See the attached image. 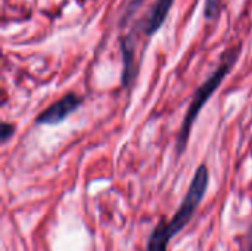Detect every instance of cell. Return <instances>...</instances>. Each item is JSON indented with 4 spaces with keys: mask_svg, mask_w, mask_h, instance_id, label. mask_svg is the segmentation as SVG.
<instances>
[{
    "mask_svg": "<svg viewBox=\"0 0 252 251\" xmlns=\"http://www.w3.org/2000/svg\"><path fill=\"white\" fill-rule=\"evenodd\" d=\"M210 183V172L205 164H201L189 185V189L182 200L177 212L170 220L162 219L155 229H152L148 240V251H168V246L174 235L180 234L195 216L198 207L205 198L207 189Z\"/></svg>",
    "mask_w": 252,
    "mask_h": 251,
    "instance_id": "1",
    "label": "cell"
},
{
    "mask_svg": "<svg viewBox=\"0 0 252 251\" xmlns=\"http://www.w3.org/2000/svg\"><path fill=\"white\" fill-rule=\"evenodd\" d=\"M239 53H241V46H236V47H232L230 50H227L223 55V58H221L219 67L214 70V72L195 92V95L192 98V102L189 104V108H188V111L185 114V118L182 121L180 130L177 133V139H176V152H177V157H180L186 151V146H188V142H189V138H190L192 127H193V124H195L199 112L202 111V108L205 107V104L210 101V98L213 96V93L223 83V80L229 75V72L232 71V68L235 67L236 61L239 58Z\"/></svg>",
    "mask_w": 252,
    "mask_h": 251,
    "instance_id": "2",
    "label": "cell"
},
{
    "mask_svg": "<svg viewBox=\"0 0 252 251\" xmlns=\"http://www.w3.org/2000/svg\"><path fill=\"white\" fill-rule=\"evenodd\" d=\"M83 104V98L78 96L77 93H66L62 96L59 101L53 102L50 107H47L37 118V124H44V126H55L62 121H65L71 114H74L78 107Z\"/></svg>",
    "mask_w": 252,
    "mask_h": 251,
    "instance_id": "3",
    "label": "cell"
},
{
    "mask_svg": "<svg viewBox=\"0 0 252 251\" xmlns=\"http://www.w3.org/2000/svg\"><path fill=\"white\" fill-rule=\"evenodd\" d=\"M173 3H174V0H157L155 1V4L152 6L149 15L146 18V22H145V34L146 36L155 34L162 27V24L165 22V19L170 13Z\"/></svg>",
    "mask_w": 252,
    "mask_h": 251,
    "instance_id": "4",
    "label": "cell"
},
{
    "mask_svg": "<svg viewBox=\"0 0 252 251\" xmlns=\"http://www.w3.org/2000/svg\"><path fill=\"white\" fill-rule=\"evenodd\" d=\"M15 133V126L12 123H1V127H0V139H1V143H6Z\"/></svg>",
    "mask_w": 252,
    "mask_h": 251,
    "instance_id": "5",
    "label": "cell"
},
{
    "mask_svg": "<svg viewBox=\"0 0 252 251\" xmlns=\"http://www.w3.org/2000/svg\"><path fill=\"white\" fill-rule=\"evenodd\" d=\"M219 6H220V0H207V3H205V18L213 19L217 15Z\"/></svg>",
    "mask_w": 252,
    "mask_h": 251,
    "instance_id": "6",
    "label": "cell"
},
{
    "mask_svg": "<svg viewBox=\"0 0 252 251\" xmlns=\"http://www.w3.org/2000/svg\"><path fill=\"white\" fill-rule=\"evenodd\" d=\"M245 251H252V226L245 235Z\"/></svg>",
    "mask_w": 252,
    "mask_h": 251,
    "instance_id": "7",
    "label": "cell"
}]
</instances>
